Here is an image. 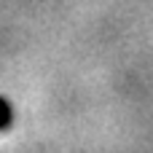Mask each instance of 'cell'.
Listing matches in <instances>:
<instances>
[{
  "label": "cell",
  "instance_id": "1",
  "mask_svg": "<svg viewBox=\"0 0 153 153\" xmlns=\"http://www.w3.org/2000/svg\"><path fill=\"white\" fill-rule=\"evenodd\" d=\"M8 118H11V113H8V105L0 100V129H3V126H8Z\"/></svg>",
  "mask_w": 153,
  "mask_h": 153
}]
</instances>
